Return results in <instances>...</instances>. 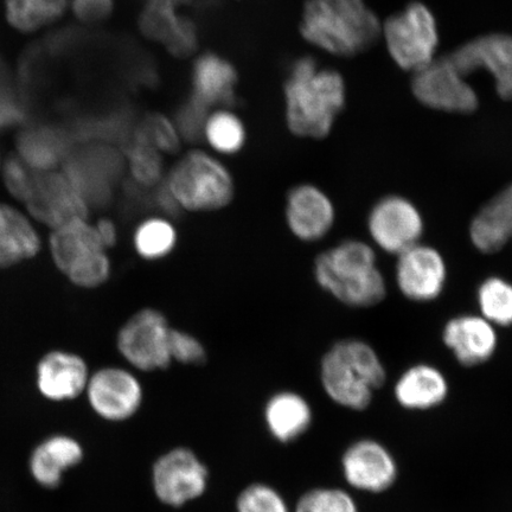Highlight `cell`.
I'll list each match as a JSON object with an SVG mask.
<instances>
[{"label":"cell","instance_id":"cell-14","mask_svg":"<svg viewBox=\"0 0 512 512\" xmlns=\"http://www.w3.org/2000/svg\"><path fill=\"white\" fill-rule=\"evenodd\" d=\"M450 57L463 76L485 69L494 76L496 91L504 100H512V37L490 34L467 42Z\"/></svg>","mask_w":512,"mask_h":512},{"label":"cell","instance_id":"cell-2","mask_svg":"<svg viewBox=\"0 0 512 512\" xmlns=\"http://www.w3.org/2000/svg\"><path fill=\"white\" fill-rule=\"evenodd\" d=\"M299 29L312 46L350 57L373 46L381 24L364 0H306Z\"/></svg>","mask_w":512,"mask_h":512},{"label":"cell","instance_id":"cell-1","mask_svg":"<svg viewBox=\"0 0 512 512\" xmlns=\"http://www.w3.org/2000/svg\"><path fill=\"white\" fill-rule=\"evenodd\" d=\"M288 130L299 138L328 137L345 105L343 76L303 56L294 61L284 86Z\"/></svg>","mask_w":512,"mask_h":512},{"label":"cell","instance_id":"cell-12","mask_svg":"<svg viewBox=\"0 0 512 512\" xmlns=\"http://www.w3.org/2000/svg\"><path fill=\"white\" fill-rule=\"evenodd\" d=\"M85 393L95 414L114 422L136 414L144 396L138 377L121 367L101 368L89 376Z\"/></svg>","mask_w":512,"mask_h":512},{"label":"cell","instance_id":"cell-7","mask_svg":"<svg viewBox=\"0 0 512 512\" xmlns=\"http://www.w3.org/2000/svg\"><path fill=\"white\" fill-rule=\"evenodd\" d=\"M390 56L402 69L418 72L434 60L438 25L425 4L413 2L387 19L383 27Z\"/></svg>","mask_w":512,"mask_h":512},{"label":"cell","instance_id":"cell-11","mask_svg":"<svg viewBox=\"0 0 512 512\" xmlns=\"http://www.w3.org/2000/svg\"><path fill=\"white\" fill-rule=\"evenodd\" d=\"M152 480L159 501L179 508L204 494L208 470L194 452L178 447L157 460Z\"/></svg>","mask_w":512,"mask_h":512},{"label":"cell","instance_id":"cell-37","mask_svg":"<svg viewBox=\"0 0 512 512\" xmlns=\"http://www.w3.org/2000/svg\"><path fill=\"white\" fill-rule=\"evenodd\" d=\"M169 348L172 362L185 366H201L207 361V349L201 339L188 331L172 328Z\"/></svg>","mask_w":512,"mask_h":512},{"label":"cell","instance_id":"cell-15","mask_svg":"<svg viewBox=\"0 0 512 512\" xmlns=\"http://www.w3.org/2000/svg\"><path fill=\"white\" fill-rule=\"evenodd\" d=\"M335 217L334 203L316 185L298 184L287 192L285 221L294 238L303 242L322 240L334 227Z\"/></svg>","mask_w":512,"mask_h":512},{"label":"cell","instance_id":"cell-26","mask_svg":"<svg viewBox=\"0 0 512 512\" xmlns=\"http://www.w3.org/2000/svg\"><path fill=\"white\" fill-rule=\"evenodd\" d=\"M448 386L438 369L420 364L408 369L396 383L395 396L408 409H430L446 399Z\"/></svg>","mask_w":512,"mask_h":512},{"label":"cell","instance_id":"cell-31","mask_svg":"<svg viewBox=\"0 0 512 512\" xmlns=\"http://www.w3.org/2000/svg\"><path fill=\"white\" fill-rule=\"evenodd\" d=\"M478 303L483 318L491 324L512 325V285L492 277L479 287Z\"/></svg>","mask_w":512,"mask_h":512},{"label":"cell","instance_id":"cell-42","mask_svg":"<svg viewBox=\"0 0 512 512\" xmlns=\"http://www.w3.org/2000/svg\"><path fill=\"white\" fill-rule=\"evenodd\" d=\"M94 227L96 234H98L102 245H104L107 251H110L111 248L117 245L119 238L118 228L112 220L105 219L104 217V219L94 223Z\"/></svg>","mask_w":512,"mask_h":512},{"label":"cell","instance_id":"cell-39","mask_svg":"<svg viewBox=\"0 0 512 512\" xmlns=\"http://www.w3.org/2000/svg\"><path fill=\"white\" fill-rule=\"evenodd\" d=\"M6 187L18 200L27 201L34 182L35 171L21 157H10L4 165Z\"/></svg>","mask_w":512,"mask_h":512},{"label":"cell","instance_id":"cell-13","mask_svg":"<svg viewBox=\"0 0 512 512\" xmlns=\"http://www.w3.org/2000/svg\"><path fill=\"white\" fill-rule=\"evenodd\" d=\"M369 233L384 252L400 255L418 245L424 221L412 202L388 196L376 204L369 216Z\"/></svg>","mask_w":512,"mask_h":512},{"label":"cell","instance_id":"cell-5","mask_svg":"<svg viewBox=\"0 0 512 512\" xmlns=\"http://www.w3.org/2000/svg\"><path fill=\"white\" fill-rule=\"evenodd\" d=\"M164 187L179 210L213 213L234 201L232 172L213 153L189 151L172 166Z\"/></svg>","mask_w":512,"mask_h":512},{"label":"cell","instance_id":"cell-20","mask_svg":"<svg viewBox=\"0 0 512 512\" xmlns=\"http://www.w3.org/2000/svg\"><path fill=\"white\" fill-rule=\"evenodd\" d=\"M85 457L83 447L67 434H54L32 450L29 472L36 484L55 490L62 484L64 473L78 466Z\"/></svg>","mask_w":512,"mask_h":512},{"label":"cell","instance_id":"cell-30","mask_svg":"<svg viewBox=\"0 0 512 512\" xmlns=\"http://www.w3.org/2000/svg\"><path fill=\"white\" fill-rule=\"evenodd\" d=\"M181 6L177 0H149L139 17L140 31L149 40L165 46L187 18L178 15Z\"/></svg>","mask_w":512,"mask_h":512},{"label":"cell","instance_id":"cell-38","mask_svg":"<svg viewBox=\"0 0 512 512\" xmlns=\"http://www.w3.org/2000/svg\"><path fill=\"white\" fill-rule=\"evenodd\" d=\"M210 110L194 98L182 102L176 114V127L181 138L188 140L202 139L203 128L209 117Z\"/></svg>","mask_w":512,"mask_h":512},{"label":"cell","instance_id":"cell-27","mask_svg":"<svg viewBox=\"0 0 512 512\" xmlns=\"http://www.w3.org/2000/svg\"><path fill=\"white\" fill-rule=\"evenodd\" d=\"M178 242L177 228L169 217L150 216L134 229L132 243L139 258L159 261L175 251Z\"/></svg>","mask_w":512,"mask_h":512},{"label":"cell","instance_id":"cell-25","mask_svg":"<svg viewBox=\"0 0 512 512\" xmlns=\"http://www.w3.org/2000/svg\"><path fill=\"white\" fill-rule=\"evenodd\" d=\"M69 147L67 133L53 125H34L18 137L21 158L31 169L48 171L66 156Z\"/></svg>","mask_w":512,"mask_h":512},{"label":"cell","instance_id":"cell-24","mask_svg":"<svg viewBox=\"0 0 512 512\" xmlns=\"http://www.w3.org/2000/svg\"><path fill=\"white\" fill-rule=\"evenodd\" d=\"M265 418L268 430L280 443H291L309 430L312 412L309 403L296 393L283 392L267 402Z\"/></svg>","mask_w":512,"mask_h":512},{"label":"cell","instance_id":"cell-22","mask_svg":"<svg viewBox=\"0 0 512 512\" xmlns=\"http://www.w3.org/2000/svg\"><path fill=\"white\" fill-rule=\"evenodd\" d=\"M470 236L480 252L494 254L512 238V184L491 198L472 220Z\"/></svg>","mask_w":512,"mask_h":512},{"label":"cell","instance_id":"cell-21","mask_svg":"<svg viewBox=\"0 0 512 512\" xmlns=\"http://www.w3.org/2000/svg\"><path fill=\"white\" fill-rule=\"evenodd\" d=\"M444 342L464 367L489 361L497 348L494 326L483 317L462 316L447 323Z\"/></svg>","mask_w":512,"mask_h":512},{"label":"cell","instance_id":"cell-9","mask_svg":"<svg viewBox=\"0 0 512 512\" xmlns=\"http://www.w3.org/2000/svg\"><path fill=\"white\" fill-rule=\"evenodd\" d=\"M25 203L35 219L53 229L88 219L89 203L66 172L36 171Z\"/></svg>","mask_w":512,"mask_h":512},{"label":"cell","instance_id":"cell-43","mask_svg":"<svg viewBox=\"0 0 512 512\" xmlns=\"http://www.w3.org/2000/svg\"><path fill=\"white\" fill-rule=\"evenodd\" d=\"M177 2L181 3L182 5H185L191 3L192 0H177Z\"/></svg>","mask_w":512,"mask_h":512},{"label":"cell","instance_id":"cell-36","mask_svg":"<svg viewBox=\"0 0 512 512\" xmlns=\"http://www.w3.org/2000/svg\"><path fill=\"white\" fill-rule=\"evenodd\" d=\"M238 512H290L284 498L271 486L253 484L238 498Z\"/></svg>","mask_w":512,"mask_h":512},{"label":"cell","instance_id":"cell-18","mask_svg":"<svg viewBox=\"0 0 512 512\" xmlns=\"http://www.w3.org/2000/svg\"><path fill=\"white\" fill-rule=\"evenodd\" d=\"M345 479L358 490L386 491L398 477L392 454L373 440H362L350 446L343 457Z\"/></svg>","mask_w":512,"mask_h":512},{"label":"cell","instance_id":"cell-33","mask_svg":"<svg viewBox=\"0 0 512 512\" xmlns=\"http://www.w3.org/2000/svg\"><path fill=\"white\" fill-rule=\"evenodd\" d=\"M134 138L143 140L160 153L174 152L181 143L176 125L162 114H152L147 117Z\"/></svg>","mask_w":512,"mask_h":512},{"label":"cell","instance_id":"cell-6","mask_svg":"<svg viewBox=\"0 0 512 512\" xmlns=\"http://www.w3.org/2000/svg\"><path fill=\"white\" fill-rule=\"evenodd\" d=\"M50 251L56 266L76 286L96 288L111 277L110 255L88 219L54 229Z\"/></svg>","mask_w":512,"mask_h":512},{"label":"cell","instance_id":"cell-10","mask_svg":"<svg viewBox=\"0 0 512 512\" xmlns=\"http://www.w3.org/2000/svg\"><path fill=\"white\" fill-rule=\"evenodd\" d=\"M412 89L422 105L450 113H472L479 106L478 96L458 72L450 57L433 60L415 72Z\"/></svg>","mask_w":512,"mask_h":512},{"label":"cell","instance_id":"cell-34","mask_svg":"<svg viewBox=\"0 0 512 512\" xmlns=\"http://www.w3.org/2000/svg\"><path fill=\"white\" fill-rule=\"evenodd\" d=\"M296 512H357V507L347 492L316 489L300 498Z\"/></svg>","mask_w":512,"mask_h":512},{"label":"cell","instance_id":"cell-28","mask_svg":"<svg viewBox=\"0 0 512 512\" xmlns=\"http://www.w3.org/2000/svg\"><path fill=\"white\" fill-rule=\"evenodd\" d=\"M202 139L206 140L216 155H238L246 145V126L234 112L228 108H219L209 114Z\"/></svg>","mask_w":512,"mask_h":512},{"label":"cell","instance_id":"cell-29","mask_svg":"<svg viewBox=\"0 0 512 512\" xmlns=\"http://www.w3.org/2000/svg\"><path fill=\"white\" fill-rule=\"evenodd\" d=\"M67 6L68 0H6V17L17 30L32 32L57 21Z\"/></svg>","mask_w":512,"mask_h":512},{"label":"cell","instance_id":"cell-17","mask_svg":"<svg viewBox=\"0 0 512 512\" xmlns=\"http://www.w3.org/2000/svg\"><path fill=\"white\" fill-rule=\"evenodd\" d=\"M89 376L87 363L81 356L69 351H51L37 366L38 393L51 402L78 399L86 392Z\"/></svg>","mask_w":512,"mask_h":512},{"label":"cell","instance_id":"cell-41","mask_svg":"<svg viewBox=\"0 0 512 512\" xmlns=\"http://www.w3.org/2000/svg\"><path fill=\"white\" fill-rule=\"evenodd\" d=\"M72 8L76 18L87 24L106 21L114 10V0H73Z\"/></svg>","mask_w":512,"mask_h":512},{"label":"cell","instance_id":"cell-8","mask_svg":"<svg viewBox=\"0 0 512 512\" xmlns=\"http://www.w3.org/2000/svg\"><path fill=\"white\" fill-rule=\"evenodd\" d=\"M172 326L162 311L144 307L126 320L118 330L117 349L133 369L152 373L172 363L170 332Z\"/></svg>","mask_w":512,"mask_h":512},{"label":"cell","instance_id":"cell-19","mask_svg":"<svg viewBox=\"0 0 512 512\" xmlns=\"http://www.w3.org/2000/svg\"><path fill=\"white\" fill-rule=\"evenodd\" d=\"M238 72L224 57L206 53L198 56L191 70V98L209 110L228 108L235 102Z\"/></svg>","mask_w":512,"mask_h":512},{"label":"cell","instance_id":"cell-35","mask_svg":"<svg viewBox=\"0 0 512 512\" xmlns=\"http://www.w3.org/2000/svg\"><path fill=\"white\" fill-rule=\"evenodd\" d=\"M160 153L149 144L138 138L130 149V164L134 178L138 182L150 185L158 181L162 175V158Z\"/></svg>","mask_w":512,"mask_h":512},{"label":"cell","instance_id":"cell-16","mask_svg":"<svg viewBox=\"0 0 512 512\" xmlns=\"http://www.w3.org/2000/svg\"><path fill=\"white\" fill-rule=\"evenodd\" d=\"M398 256L396 281L403 296L414 302H430L440 296L447 271L437 249L418 243Z\"/></svg>","mask_w":512,"mask_h":512},{"label":"cell","instance_id":"cell-23","mask_svg":"<svg viewBox=\"0 0 512 512\" xmlns=\"http://www.w3.org/2000/svg\"><path fill=\"white\" fill-rule=\"evenodd\" d=\"M40 248V236L28 217L0 203V267L30 259Z\"/></svg>","mask_w":512,"mask_h":512},{"label":"cell","instance_id":"cell-40","mask_svg":"<svg viewBox=\"0 0 512 512\" xmlns=\"http://www.w3.org/2000/svg\"><path fill=\"white\" fill-rule=\"evenodd\" d=\"M198 47V30L194 22L185 18L171 40L165 44V48L175 57H188L195 53Z\"/></svg>","mask_w":512,"mask_h":512},{"label":"cell","instance_id":"cell-32","mask_svg":"<svg viewBox=\"0 0 512 512\" xmlns=\"http://www.w3.org/2000/svg\"><path fill=\"white\" fill-rule=\"evenodd\" d=\"M19 92L10 67L0 57V132L23 124L28 119L30 106Z\"/></svg>","mask_w":512,"mask_h":512},{"label":"cell","instance_id":"cell-4","mask_svg":"<svg viewBox=\"0 0 512 512\" xmlns=\"http://www.w3.org/2000/svg\"><path fill=\"white\" fill-rule=\"evenodd\" d=\"M320 375L330 399L355 411L366 409L374 390L386 382L379 356L370 345L357 339L338 342L326 352Z\"/></svg>","mask_w":512,"mask_h":512},{"label":"cell","instance_id":"cell-3","mask_svg":"<svg viewBox=\"0 0 512 512\" xmlns=\"http://www.w3.org/2000/svg\"><path fill=\"white\" fill-rule=\"evenodd\" d=\"M315 279L324 291L352 307H370L386 297V281L376 266L374 249L361 241H344L315 260Z\"/></svg>","mask_w":512,"mask_h":512}]
</instances>
